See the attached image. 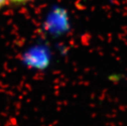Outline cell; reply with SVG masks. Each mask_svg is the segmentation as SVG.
I'll use <instances>...</instances> for the list:
<instances>
[{"instance_id":"obj_1","label":"cell","mask_w":127,"mask_h":126,"mask_svg":"<svg viewBox=\"0 0 127 126\" xmlns=\"http://www.w3.org/2000/svg\"><path fill=\"white\" fill-rule=\"evenodd\" d=\"M11 2H12L14 4H23V3H26L28 2H30L31 0H8Z\"/></svg>"},{"instance_id":"obj_2","label":"cell","mask_w":127,"mask_h":126,"mask_svg":"<svg viewBox=\"0 0 127 126\" xmlns=\"http://www.w3.org/2000/svg\"><path fill=\"white\" fill-rule=\"evenodd\" d=\"M8 0H0V8H2L3 6H5Z\"/></svg>"}]
</instances>
